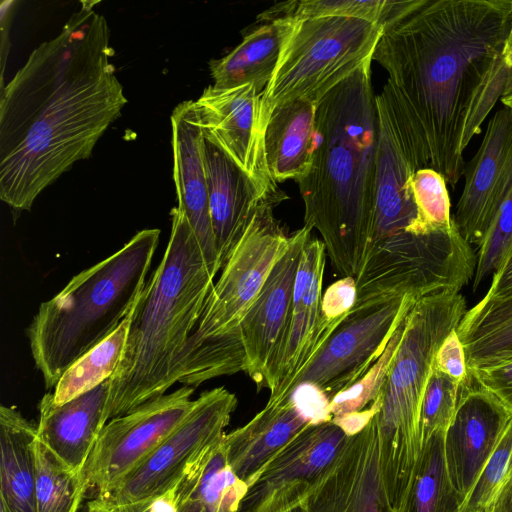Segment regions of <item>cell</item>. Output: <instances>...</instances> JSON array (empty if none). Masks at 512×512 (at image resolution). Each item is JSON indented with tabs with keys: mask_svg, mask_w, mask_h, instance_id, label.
I'll use <instances>...</instances> for the list:
<instances>
[{
	"mask_svg": "<svg viewBox=\"0 0 512 512\" xmlns=\"http://www.w3.org/2000/svg\"><path fill=\"white\" fill-rule=\"evenodd\" d=\"M416 300L406 295L349 312L294 379L287 396L304 383L318 386L330 401L349 388L379 359Z\"/></svg>",
	"mask_w": 512,
	"mask_h": 512,
	"instance_id": "cell-11",
	"label": "cell"
},
{
	"mask_svg": "<svg viewBox=\"0 0 512 512\" xmlns=\"http://www.w3.org/2000/svg\"><path fill=\"white\" fill-rule=\"evenodd\" d=\"M160 230L137 232L122 248L75 275L40 304L27 337L46 388L129 315L146 283Z\"/></svg>",
	"mask_w": 512,
	"mask_h": 512,
	"instance_id": "cell-5",
	"label": "cell"
},
{
	"mask_svg": "<svg viewBox=\"0 0 512 512\" xmlns=\"http://www.w3.org/2000/svg\"><path fill=\"white\" fill-rule=\"evenodd\" d=\"M34 451L37 512H78L87 492L82 472L71 470L38 437Z\"/></svg>",
	"mask_w": 512,
	"mask_h": 512,
	"instance_id": "cell-33",
	"label": "cell"
},
{
	"mask_svg": "<svg viewBox=\"0 0 512 512\" xmlns=\"http://www.w3.org/2000/svg\"><path fill=\"white\" fill-rule=\"evenodd\" d=\"M347 438L332 421L303 431L248 486L238 512H287L302 505L331 469Z\"/></svg>",
	"mask_w": 512,
	"mask_h": 512,
	"instance_id": "cell-14",
	"label": "cell"
},
{
	"mask_svg": "<svg viewBox=\"0 0 512 512\" xmlns=\"http://www.w3.org/2000/svg\"><path fill=\"white\" fill-rule=\"evenodd\" d=\"M326 255L322 240L311 236L298 265L290 323L269 402L286 398L294 379L342 322H330L320 317Z\"/></svg>",
	"mask_w": 512,
	"mask_h": 512,
	"instance_id": "cell-17",
	"label": "cell"
},
{
	"mask_svg": "<svg viewBox=\"0 0 512 512\" xmlns=\"http://www.w3.org/2000/svg\"><path fill=\"white\" fill-rule=\"evenodd\" d=\"M410 186L418 216L408 232L428 233L450 227V197L443 176L431 168H422L415 171Z\"/></svg>",
	"mask_w": 512,
	"mask_h": 512,
	"instance_id": "cell-35",
	"label": "cell"
},
{
	"mask_svg": "<svg viewBox=\"0 0 512 512\" xmlns=\"http://www.w3.org/2000/svg\"><path fill=\"white\" fill-rule=\"evenodd\" d=\"M408 0H294L276 4L258 15V20H297L317 17H351L381 27L393 22L406 8Z\"/></svg>",
	"mask_w": 512,
	"mask_h": 512,
	"instance_id": "cell-32",
	"label": "cell"
},
{
	"mask_svg": "<svg viewBox=\"0 0 512 512\" xmlns=\"http://www.w3.org/2000/svg\"><path fill=\"white\" fill-rule=\"evenodd\" d=\"M511 418L490 392L470 381L460 387L457 409L444 435V454L463 506Z\"/></svg>",
	"mask_w": 512,
	"mask_h": 512,
	"instance_id": "cell-19",
	"label": "cell"
},
{
	"mask_svg": "<svg viewBox=\"0 0 512 512\" xmlns=\"http://www.w3.org/2000/svg\"><path fill=\"white\" fill-rule=\"evenodd\" d=\"M460 386L432 367L420 412L422 446L436 432H446L459 400Z\"/></svg>",
	"mask_w": 512,
	"mask_h": 512,
	"instance_id": "cell-36",
	"label": "cell"
},
{
	"mask_svg": "<svg viewBox=\"0 0 512 512\" xmlns=\"http://www.w3.org/2000/svg\"><path fill=\"white\" fill-rule=\"evenodd\" d=\"M224 437L198 455L174 487L176 512H238L248 486L228 464Z\"/></svg>",
	"mask_w": 512,
	"mask_h": 512,
	"instance_id": "cell-26",
	"label": "cell"
},
{
	"mask_svg": "<svg viewBox=\"0 0 512 512\" xmlns=\"http://www.w3.org/2000/svg\"><path fill=\"white\" fill-rule=\"evenodd\" d=\"M357 298L356 280L342 277L324 292L320 305V317L330 322L343 321L353 308Z\"/></svg>",
	"mask_w": 512,
	"mask_h": 512,
	"instance_id": "cell-41",
	"label": "cell"
},
{
	"mask_svg": "<svg viewBox=\"0 0 512 512\" xmlns=\"http://www.w3.org/2000/svg\"><path fill=\"white\" fill-rule=\"evenodd\" d=\"M500 101L504 107H507L512 111V69H510L509 71V78L506 91L504 95L501 97Z\"/></svg>",
	"mask_w": 512,
	"mask_h": 512,
	"instance_id": "cell-46",
	"label": "cell"
},
{
	"mask_svg": "<svg viewBox=\"0 0 512 512\" xmlns=\"http://www.w3.org/2000/svg\"><path fill=\"white\" fill-rule=\"evenodd\" d=\"M433 367L460 387L470 381L465 350L456 329L452 330L439 346Z\"/></svg>",
	"mask_w": 512,
	"mask_h": 512,
	"instance_id": "cell-40",
	"label": "cell"
},
{
	"mask_svg": "<svg viewBox=\"0 0 512 512\" xmlns=\"http://www.w3.org/2000/svg\"><path fill=\"white\" fill-rule=\"evenodd\" d=\"M318 419L293 397L267 402L248 423L226 433L223 444L233 472L250 486L266 464Z\"/></svg>",
	"mask_w": 512,
	"mask_h": 512,
	"instance_id": "cell-22",
	"label": "cell"
},
{
	"mask_svg": "<svg viewBox=\"0 0 512 512\" xmlns=\"http://www.w3.org/2000/svg\"><path fill=\"white\" fill-rule=\"evenodd\" d=\"M512 50V23L509 31V35L506 42L505 54Z\"/></svg>",
	"mask_w": 512,
	"mask_h": 512,
	"instance_id": "cell-47",
	"label": "cell"
},
{
	"mask_svg": "<svg viewBox=\"0 0 512 512\" xmlns=\"http://www.w3.org/2000/svg\"><path fill=\"white\" fill-rule=\"evenodd\" d=\"M512 0H408L383 28L373 61L388 73L380 96L417 170L454 187L463 153L496 102L510 69L505 48Z\"/></svg>",
	"mask_w": 512,
	"mask_h": 512,
	"instance_id": "cell-1",
	"label": "cell"
},
{
	"mask_svg": "<svg viewBox=\"0 0 512 512\" xmlns=\"http://www.w3.org/2000/svg\"><path fill=\"white\" fill-rule=\"evenodd\" d=\"M512 250V191L500 207L483 242L478 247L477 265L473 279L475 291L493 275Z\"/></svg>",
	"mask_w": 512,
	"mask_h": 512,
	"instance_id": "cell-38",
	"label": "cell"
},
{
	"mask_svg": "<svg viewBox=\"0 0 512 512\" xmlns=\"http://www.w3.org/2000/svg\"><path fill=\"white\" fill-rule=\"evenodd\" d=\"M484 512H512V467L501 490Z\"/></svg>",
	"mask_w": 512,
	"mask_h": 512,
	"instance_id": "cell-45",
	"label": "cell"
},
{
	"mask_svg": "<svg viewBox=\"0 0 512 512\" xmlns=\"http://www.w3.org/2000/svg\"><path fill=\"white\" fill-rule=\"evenodd\" d=\"M129 322L130 313L107 338L65 371L51 393L55 404H64L110 379L120 362Z\"/></svg>",
	"mask_w": 512,
	"mask_h": 512,
	"instance_id": "cell-31",
	"label": "cell"
},
{
	"mask_svg": "<svg viewBox=\"0 0 512 512\" xmlns=\"http://www.w3.org/2000/svg\"><path fill=\"white\" fill-rule=\"evenodd\" d=\"M456 332L468 370L512 355V290L484 296L465 312Z\"/></svg>",
	"mask_w": 512,
	"mask_h": 512,
	"instance_id": "cell-29",
	"label": "cell"
},
{
	"mask_svg": "<svg viewBox=\"0 0 512 512\" xmlns=\"http://www.w3.org/2000/svg\"><path fill=\"white\" fill-rule=\"evenodd\" d=\"M306 512H394L380 465L376 415L349 436L331 469L303 503Z\"/></svg>",
	"mask_w": 512,
	"mask_h": 512,
	"instance_id": "cell-18",
	"label": "cell"
},
{
	"mask_svg": "<svg viewBox=\"0 0 512 512\" xmlns=\"http://www.w3.org/2000/svg\"><path fill=\"white\" fill-rule=\"evenodd\" d=\"M204 138L216 144L254 182L265 198L284 201L268 170L265 131L269 114L253 84L232 88L210 85L194 101Z\"/></svg>",
	"mask_w": 512,
	"mask_h": 512,
	"instance_id": "cell-13",
	"label": "cell"
},
{
	"mask_svg": "<svg viewBox=\"0 0 512 512\" xmlns=\"http://www.w3.org/2000/svg\"><path fill=\"white\" fill-rule=\"evenodd\" d=\"M214 278L187 217L173 208L167 247L130 312L125 347L109 379L107 422L178 382V359Z\"/></svg>",
	"mask_w": 512,
	"mask_h": 512,
	"instance_id": "cell-4",
	"label": "cell"
},
{
	"mask_svg": "<svg viewBox=\"0 0 512 512\" xmlns=\"http://www.w3.org/2000/svg\"><path fill=\"white\" fill-rule=\"evenodd\" d=\"M505 64L508 68L512 69V50L505 54Z\"/></svg>",
	"mask_w": 512,
	"mask_h": 512,
	"instance_id": "cell-48",
	"label": "cell"
},
{
	"mask_svg": "<svg viewBox=\"0 0 512 512\" xmlns=\"http://www.w3.org/2000/svg\"><path fill=\"white\" fill-rule=\"evenodd\" d=\"M382 391L379 396L364 410L339 417H333L331 421L339 426L348 437L355 435L366 427L371 419L380 411L382 405Z\"/></svg>",
	"mask_w": 512,
	"mask_h": 512,
	"instance_id": "cell-43",
	"label": "cell"
},
{
	"mask_svg": "<svg viewBox=\"0 0 512 512\" xmlns=\"http://www.w3.org/2000/svg\"><path fill=\"white\" fill-rule=\"evenodd\" d=\"M310 237L311 229L306 226L289 235L286 249L240 324L244 372L254 381L258 391L273 388L290 323L298 265Z\"/></svg>",
	"mask_w": 512,
	"mask_h": 512,
	"instance_id": "cell-15",
	"label": "cell"
},
{
	"mask_svg": "<svg viewBox=\"0 0 512 512\" xmlns=\"http://www.w3.org/2000/svg\"><path fill=\"white\" fill-rule=\"evenodd\" d=\"M0 512H12V511L4 502L0 501Z\"/></svg>",
	"mask_w": 512,
	"mask_h": 512,
	"instance_id": "cell-49",
	"label": "cell"
},
{
	"mask_svg": "<svg viewBox=\"0 0 512 512\" xmlns=\"http://www.w3.org/2000/svg\"><path fill=\"white\" fill-rule=\"evenodd\" d=\"M464 187L452 217L462 237L478 247L512 191V111L501 107L489 120L474 157L465 165Z\"/></svg>",
	"mask_w": 512,
	"mask_h": 512,
	"instance_id": "cell-16",
	"label": "cell"
},
{
	"mask_svg": "<svg viewBox=\"0 0 512 512\" xmlns=\"http://www.w3.org/2000/svg\"><path fill=\"white\" fill-rule=\"evenodd\" d=\"M512 467V418L482 469L463 512H484L493 502Z\"/></svg>",
	"mask_w": 512,
	"mask_h": 512,
	"instance_id": "cell-37",
	"label": "cell"
},
{
	"mask_svg": "<svg viewBox=\"0 0 512 512\" xmlns=\"http://www.w3.org/2000/svg\"><path fill=\"white\" fill-rule=\"evenodd\" d=\"M174 488L165 494L127 503H110L94 497L87 512H176Z\"/></svg>",
	"mask_w": 512,
	"mask_h": 512,
	"instance_id": "cell-42",
	"label": "cell"
},
{
	"mask_svg": "<svg viewBox=\"0 0 512 512\" xmlns=\"http://www.w3.org/2000/svg\"><path fill=\"white\" fill-rule=\"evenodd\" d=\"M368 63L319 102L312 164L297 184L304 226L316 229L336 273L357 278L371 248L378 141Z\"/></svg>",
	"mask_w": 512,
	"mask_h": 512,
	"instance_id": "cell-3",
	"label": "cell"
},
{
	"mask_svg": "<svg viewBox=\"0 0 512 512\" xmlns=\"http://www.w3.org/2000/svg\"><path fill=\"white\" fill-rule=\"evenodd\" d=\"M204 159L209 213L222 270L258 205L271 198L262 196L250 177L206 138Z\"/></svg>",
	"mask_w": 512,
	"mask_h": 512,
	"instance_id": "cell-24",
	"label": "cell"
},
{
	"mask_svg": "<svg viewBox=\"0 0 512 512\" xmlns=\"http://www.w3.org/2000/svg\"><path fill=\"white\" fill-rule=\"evenodd\" d=\"M286 21L276 68L262 91L269 116L276 107L294 100L318 105L333 88L372 63L383 31L378 24L351 17Z\"/></svg>",
	"mask_w": 512,
	"mask_h": 512,
	"instance_id": "cell-8",
	"label": "cell"
},
{
	"mask_svg": "<svg viewBox=\"0 0 512 512\" xmlns=\"http://www.w3.org/2000/svg\"><path fill=\"white\" fill-rule=\"evenodd\" d=\"M287 21L265 22L249 32L232 51L209 63L214 86L232 88L253 84L263 91L279 59Z\"/></svg>",
	"mask_w": 512,
	"mask_h": 512,
	"instance_id": "cell-28",
	"label": "cell"
},
{
	"mask_svg": "<svg viewBox=\"0 0 512 512\" xmlns=\"http://www.w3.org/2000/svg\"><path fill=\"white\" fill-rule=\"evenodd\" d=\"M468 371L479 387L494 395L512 414V355Z\"/></svg>",
	"mask_w": 512,
	"mask_h": 512,
	"instance_id": "cell-39",
	"label": "cell"
},
{
	"mask_svg": "<svg viewBox=\"0 0 512 512\" xmlns=\"http://www.w3.org/2000/svg\"><path fill=\"white\" fill-rule=\"evenodd\" d=\"M378 141L375 180V217L372 244L401 231H408L418 212L410 181L416 169L410 162L394 118L376 95Z\"/></svg>",
	"mask_w": 512,
	"mask_h": 512,
	"instance_id": "cell-21",
	"label": "cell"
},
{
	"mask_svg": "<svg viewBox=\"0 0 512 512\" xmlns=\"http://www.w3.org/2000/svg\"><path fill=\"white\" fill-rule=\"evenodd\" d=\"M95 4L81 2L2 88L0 199L13 211L30 210L46 187L90 157L127 103Z\"/></svg>",
	"mask_w": 512,
	"mask_h": 512,
	"instance_id": "cell-2",
	"label": "cell"
},
{
	"mask_svg": "<svg viewBox=\"0 0 512 512\" xmlns=\"http://www.w3.org/2000/svg\"><path fill=\"white\" fill-rule=\"evenodd\" d=\"M444 435L436 432L423 444L405 512H463L446 466Z\"/></svg>",
	"mask_w": 512,
	"mask_h": 512,
	"instance_id": "cell-30",
	"label": "cell"
},
{
	"mask_svg": "<svg viewBox=\"0 0 512 512\" xmlns=\"http://www.w3.org/2000/svg\"><path fill=\"white\" fill-rule=\"evenodd\" d=\"M264 199L223 266L181 353L176 374L186 386L245 370L240 324L256 300L289 235Z\"/></svg>",
	"mask_w": 512,
	"mask_h": 512,
	"instance_id": "cell-7",
	"label": "cell"
},
{
	"mask_svg": "<svg viewBox=\"0 0 512 512\" xmlns=\"http://www.w3.org/2000/svg\"><path fill=\"white\" fill-rule=\"evenodd\" d=\"M194 389L184 385L109 420L82 470L86 491L107 490L144 460L189 413Z\"/></svg>",
	"mask_w": 512,
	"mask_h": 512,
	"instance_id": "cell-12",
	"label": "cell"
},
{
	"mask_svg": "<svg viewBox=\"0 0 512 512\" xmlns=\"http://www.w3.org/2000/svg\"><path fill=\"white\" fill-rule=\"evenodd\" d=\"M316 109V104L299 99L271 112L265 131V156L277 184L291 179L298 182L310 169Z\"/></svg>",
	"mask_w": 512,
	"mask_h": 512,
	"instance_id": "cell-25",
	"label": "cell"
},
{
	"mask_svg": "<svg viewBox=\"0 0 512 512\" xmlns=\"http://www.w3.org/2000/svg\"><path fill=\"white\" fill-rule=\"evenodd\" d=\"M492 276L491 286L485 296H499L512 290V250Z\"/></svg>",
	"mask_w": 512,
	"mask_h": 512,
	"instance_id": "cell-44",
	"label": "cell"
},
{
	"mask_svg": "<svg viewBox=\"0 0 512 512\" xmlns=\"http://www.w3.org/2000/svg\"><path fill=\"white\" fill-rule=\"evenodd\" d=\"M287 512H306V510H305V508H304V506L302 504V505L297 506V507H295V508H293V509H291V510H289Z\"/></svg>",
	"mask_w": 512,
	"mask_h": 512,
	"instance_id": "cell-50",
	"label": "cell"
},
{
	"mask_svg": "<svg viewBox=\"0 0 512 512\" xmlns=\"http://www.w3.org/2000/svg\"><path fill=\"white\" fill-rule=\"evenodd\" d=\"M109 379L57 405L51 392L39 402L37 437L71 470L82 472L106 420Z\"/></svg>",
	"mask_w": 512,
	"mask_h": 512,
	"instance_id": "cell-23",
	"label": "cell"
},
{
	"mask_svg": "<svg viewBox=\"0 0 512 512\" xmlns=\"http://www.w3.org/2000/svg\"><path fill=\"white\" fill-rule=\"evenodd\" d=\"M37 428L14 407L0 406V501L12 512H37Z\"/></svg>",
	"mask_w": 512,
	"mask_h": 512,
	"instance_id": "cell-27",
	"label": "cell"
},
{
	"mask_svg": "<svg viewBox=\"0 0 512 512\" xmlns=\"http://www.w3.org/2000/svg\"><path fill=\"white\" fill-rule=\"evenodd\" d=\"M237 403L235 394L224 387L202 392L185 418L144 460L95 497L127 503L170 491L188 465L225 436Z\"/></svg>",
	"mask_w": 512,
	"mask_h": 512,
	"instance_id": "cell-10",
	"label": "cell"
},
{
	"mask_svg": "<svg viewBox=\"0 0 512 512\" xmlns=\"http://www.w3.org/2000/svg\"><path fill=\"white\" fill-rule=\"evenodd\" d=\"M466 311L465 298L447 290L417 299L405 317L396 359L376 415L380 465L394 512L406 511L421 455V404L436 351Z\"/></svg>",
	"mask_w": 512,
	"mask_h": 512,
	"instance_id": "cell-6",
	"label": "cell"
},
{
	"mask_svg": "<svg viewBox=\"0 0 512 512\" xmlns=\"http://www.w3.org/2000/svg\"><path fill=\"white\" fill-rule=\"evenodd\" d=\"M173 177L177 208L187 217L214 276L221 271L211 225L204 136L194 101L178 104L171 114Z\"/></svg>",
	"mask_w": 512,
	"mask_h": 512,
	"instance_id": "cell-20",
	"label": "cell"
},
{
	"mask_svg": "<svg viewBox=\"0 0 512 512\" xmlns=\"http://www.w3.org/2000/svg\"><path fill=\"white\" fill-rule=\"evenodd\" d=\"M477 256L452 220L428 233L401 231L372 244L357 276L350 312L393 298L459 292L474 277Z\"/></svg>",
	"mask_w": 512,
	"mask_h": 512,
	"instance_id": "cell-9",
	"label": "cell"
},
{
	"mask_svg": "<svg viewBox=\"0 0 512 512\" xmlns=\"http://www.w3.org/2000/svg\"><path fill=\"white\" fill-rule=\"evenodd\" d=\"M404 325L405 318L399 324L384 352L372 367L358 381L335 395L330 401L332 418L362 411L379 396L394 365Z\"/></svg>",
	"mask_w": 512,
	"mask_h": 512,
	"instance_id": "cell-34",
	"label": "cell"
}]
</instances>
